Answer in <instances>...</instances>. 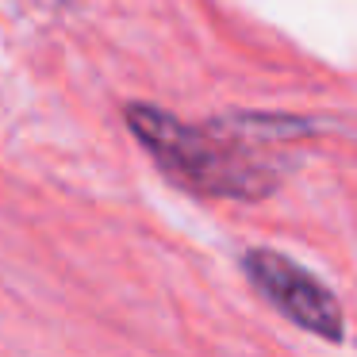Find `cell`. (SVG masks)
Masks as SVG:
<instances>
[{"mask_svg":"<svg viewBox=\"0 0 357 357\" xmlns=\"http://www.w3.org/2000/svg\"><path fill=\"white\" fill-rule=\"evenodd\" d=\"M127 127L173 185L208 200H261L277 188V173L215 127H188L154 104H127Z\"/></svg>","mask_w":357,"mask_h":357,"instance_id":"cell-1","label":"cell"},{"mask_svg":"<svg viewBox=\"0 0 357 357\" xmlns=\"http://www.w3.org/2000/svg\"><path fill=\"white\" fill-rule=\"evenodd\" d=\"M242 269L265 292V300L288 315L296 326H303L307 334L326 342L342 338V307L326 284H319L311 273H303L296 261H288L284 254H273V250H250L242 257Z\"/></svg>","mask_w":357,"mask_h":357,"instance_id":"cell-2","label":"cell"}]
</instances>
